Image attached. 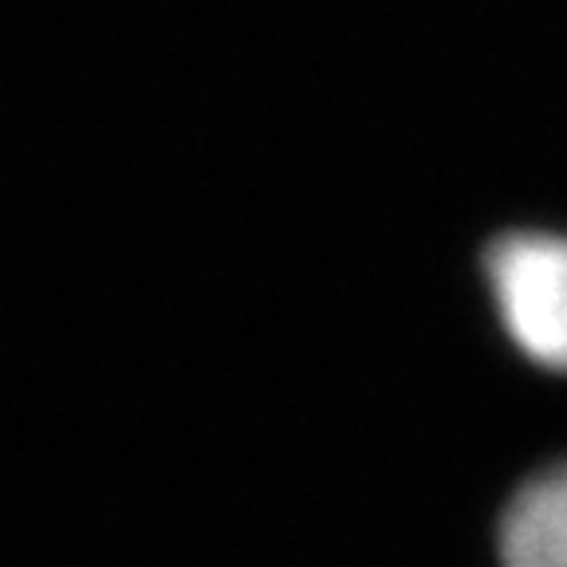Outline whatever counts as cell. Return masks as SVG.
Listing matches in <instances>:
<instances>
[{
  "mask_svg": "<svg viewBox=\"0 0 567 567\" xmlns=\"http://www.w3.org/2000/svg\"><path fill=\"white\" fill-rule=\"evenodd\" d=\"M505 567H567V465L536 473L501 520Z\"/></svg>",
  "mask_w": 567,
  "mask_h": 567,
  "instance_id": "2",
  "label": "cell"
},
{
  "mask_svg": "<svg viewBox=\"0 0 567 567\" xmlns=\"http://www.w3.org/2000/svg\"><path fill=\"white\" fill-rule=\"evenodd\" d=\"M496 308L532 363L567 371V237L513 233L485 257Z\"/></svg>",
  "mask_w": 567,
  "mask_h": 567,
  "instance_id": "1",
  "label": "cell"
}]
</instances>
